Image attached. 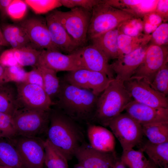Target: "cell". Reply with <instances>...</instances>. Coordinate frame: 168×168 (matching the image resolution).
Returning a JSON list of instances; mask_svg holds the SVG:
<instances>
[{
  "label": "cell",
  "mask_w": 168,
  "mask_h": 168,
  "mask_svg": "<svg viewBox=\"0 0 168 168\" xmlns=\"http://www.w3.org/2000/svg\"><path fill=\"white\" fill-rule=\"evenodd\" d=\"M53 106L49 111L46 139L69 161L84 142L83 134L76 121Z\"/></svg>",
  "instance_id": "6da1fadb"
},
{
  "label": "cell",
  "mask_w": 168,
  "mask_h": 168,
  "mask_svg": "<svg viewBox=\"0 0 168 168\" xmlns=\"http://www.w3.org/2000/svg\"><path fill=\"white\" fill-rule=\"evenodd\" d=\"M54 106L77 122H93L98 96L89 90L78 87L60 79Z\"/></svg>",
  "instance_id": "7a4b0ae2"
},
{
  "label": "cell",
  "mask_w": 168,
  "mask_h": 168,
  "mask_svg": "<svg viewBox=\"0 0 168 168\" xmlns=\"http://www.w3.org/2000/svg\"><path fill=\"white\" fill-rule=\"evenodd\" d=\"M133 100L124 82L114 78L98 96L93 122L108 126Z\"/></svg>",
  "instance_id": "3957f363"
},
{
  "label": "cell",
  "mask_w": 168,
  "mask_h": 168,
  "mask_svg": "<svg viewBox=\"0 0 168 168\" xmlns=\"http://www.w3.org/2000/svg\"><path fill=\"white\" fill-rule=\"evenodd\" d=\"M135 17L137 16L126 11L113 7L105 3L104 0H102L92 10L87 39L91 40Z\"/></svg>",
  "instance_id": "277c9868"
},
{
  "label": "cell",
  "mask_w": 168,
  "mask_h": 168,
  "mask_svg": "<svg viewBox=\"0 0 168 168\" xmlns=\"http://www.w3.org/2000/svg\"><path fill=\"white\" fill-rule=\"evenodd\" d=\"M51 13L68 34L81 47L87 40V32L92 10L80 7L63 12L54 10Z\"/></svg>",
  "instance_id": "5b68a950"
},
{
  "label": "cell",
  "mask_w": 168,
  "mask_h": 168,
  "mask_svg": "<svg viewBox=\"0 0 168 168\" xmlns=\"http://www.w3.org/2000/svg\"><path fill=\"white\" fill-rule=\"evenodd\" d=\"M50 110L24 108L17 109L12 116L17 135L39 137L46 133L49 123Z\"/></svg>",
  "instance_id": "8992f818"
},
{
  "label": "cell",
  "mask_w": 168,
  "mask_h": 168,
  "mask_svg": "<svg viewBox=\"0 0 168 168\" xmlns=\"http://www.w3.org/2000/svg\"><path fill=\"white\" fill-rule=\"evenodd\" d=\"M108 126L120 142L123 151L133 148L143 141L141 125L126 112L113 119Z\"/></svg>",
  "instance_id": "52a82bcc"
},
{
  "label": "cell",
  "mask_w": 168,
  "mask_h": 168,
  "mask_svg": "<svg viewBox=\"0 0 168 168\" xmlns=\"http://www.w3.org/2000/svg\"><path fill=\"white\" fill-rule=\"evenodd\" d=\"M9 139L16 149L25 168H44L45 140L39 137L19 135Z\"/></svg>",
  "instance_id": "ba28073f"
},
{
  "label": "cell",
  "mask_w": 168,
  "mask_h": 168,
  "mask_svg": "<svg viewBox=\"0 0 168 168\" xmlns=\"http://www.w3.org/2000/svg\"><path fill=\"white\" fill-rule=\"evenodd\" d=\"M124 84L135 101L154 108H168L167 96L153 89L145 79L131 78Z\"/></svg>",
  "instance_id": "9c48e42d"
},
{
  "label": "cell",
  "mask_w": 168,
  "mask_h": 168,
  "mask_svg": "<svg viewBox=\"0 0 168 168\" xmlns=\"http://www.w3.org/2000/svg\"><path fill=\"white\" fill-rule=\"evenodd\" d=\"M168 62L167 46L151 44L148 47L142 63L131 78H143L150 84L158 71Z\"/></svg>",
  "instance_id": "30bf717a"
},
{
  "label": "cell",
  "mask_w": 168,
  "mask_h": 168,
  "mask_svg": "<svg viewBox=\"0 0 168 168\" xmlns=\"http://www.w3.org/2000/svg\"><path fill=\"white\" fill-rule=\"evenodd\" d=\"M63 79L78 87L90 90L98 96L113 79L104 73L84 68L68 72Z\"/></svg>",
  "instance_id": "8fae6325"
},
{
  "label": "cell",
  "mask_w": 168,
  "mask_h": 168,
  "mask_svg": "<svg viewBox=\"0 0 168 168\" xmlns=\"http://www.w3.org/2000/svg\"><path fill=\"white\" fill-rule=\"evenodd\" d=\"M15 84L20 108L49 111L54 105L43 88L26 82Z\"/></svg>",
  "instance_id": "7c38bea8"
},
{
  "label": "cell",
  "mask_w": 168,
  "mask_h": 168,
  "mask_svg": "<svg viewBox=\"0 0 168 168\" xmlns=\"http://www.w3.org/2000/svg\"><path fill=\"white\" fill-rule=\"evenodd\" d=\"M74 156L78 163L85 168H113L119 159L115 151L101 152L84 142L77 149Z\"/></svg>",
  "instance_id": "4fadbf2b"
},
{
  "label": "cell",
  "mask_w": 168,
  "mask_h": 168,
  "mask_svg": "<svg viewBox=\"0 0 168 168\" xmlns=\"http://www.w3.org/2000/svg\"><path fill=\"white\" fill-rule=\"evenodd\" d=\"M39 66L56 72H69L83 68L75 52L70 54H65L58 51L48 49L41 50Z\"/></svg>",
  "instance_id": "5bb4252c"
},
{
  "label": "cell",
  "mask_w": 168,
  "mask_h": 168,
  "mask_svg": "<svg viewBox=\"0 0 168 168\" xmlns=\"http://www.w3.org/2000/svg\"><path fill=\"white\" fill-rule=\"evenodd\" d=\"M75 53L83 68L105 74L111 79L114 78L109 60L99 49L93 44L79 48Z\"/></svg>",
  "instance_id": "9a60e30c"
},
{
  "label": "cell",
  "mask_w": 168,
  "mask_h": 168,
  "mask_svg": "<svg viewBox=\"0 0 168 168\" xmlns=\"http://www.w3.org/2000/svg\"><path fill=\"white\" fill-rule=\"evenodd\" d=\"M19 25L24 29L31 43L40 50L59 51L51 40L45 18H30L21 21Z\"/></svg>",
  "instance_id": "2e32d148"
},
{
  "label": "cell",
  "mask_w": 168,
  "mask_h": 168,
  "mask_svg": "<svg viewBox=\"0 0 168 168\" xmlns=\"http://www.w3.org/2000/svg\"><path fill=\"white\" fill-rule=\"evenodd\" d=\"M148 47L146 45L137 49L120 57L110 64L111 69L116 74L114 78L123 82L129 79L142 63Z\"/></svg>",
  "instance_id": "e0dca14e"
},
{
  "label": "cell",
  "mask_w": 168,
  "mask_h": 168,
  "mask_svg": "<svg viewBox=\"0 0 168 168\" xmlns=\"http://www.w3.org/2000/svg\"><path fill=\"white\" fill-rule=\"evenodd\" d=\"M125 110L141 125L168 122V108H154L133 100Z\"/></svg>",
  "instance_id": "ac0fdd59"
},
{
  "label": "cell",
  "mask_w": 168,
  "mask_h": 168,
  "mask_svg": "<svg viewBox=\"0 0 168 168\" xmlns=\"http://www.w3.org/2000/svg\"><path fill=\"white\" fill-rule=\"evenodd\" d=\"M45 18L52 43L59 51L70 54L81 47L68 34L51 12L46 15Z\"/></svg>",
  "instance_id": "d6986e66"
},
{
  "label": "cell",
  "mask_w": 168,
  "mask_h": 168,
  "mask_svg": "<svg viewBox=\"0 0 168 168\" xmlns=\"http://www.w3.org/2000/svg\"><path fill=\"white\" fill-rule=\"evenodd\" d=\"M87 135L89 144L93 148L105 152H115L114 136L105 127L90 124L87 128Z\"/></svg>",
  "instance_id": "ffe728a7"
},
{
  "label": "cell",
  "mask_w": 168,
  "mask_h": 168,
  "mask_svg": "<svg viewBox=\"0 0 168 168\" xmlns=\"http://www.w3.org/2000/svg\"><path fill=\"white\" fill-rule=\"evenodd\" d=\"M158 0H105V3L138 17L155 11Z\"/></svg>",
  "instance_id": "44dd1931"
},
{
  "label": "cell",
  "mask_w": 168,
  "mask_h": 168,
  "mask_svg": "<svg viewBox=\"0 0 168 168\" xmlns=\"http://www.w3.org/2000/svg\"><path fill=\"white\" fill-rule=\"evenodd\" d=\"M119 26L91 40L92 44L102 51L109 60L117 59L121 56L118 44V38L120 33Z\"/></svg>",
  "instance_id": "7402d4cb"
},
{
  "label": "cell",
  "mask_w": 168,
  "mask_h": 168,
  "mask_svg": "<svg viewBox=\"0 0 168 168\" xmlns=\"http://www.w3.org/2000/svg\"><path fill=\"white\" fill-rule=\"evenodd\" d=\"M20 108L15 83L7 82L0 83V112L12 116Z\"/></svg>",
  "instance_id": "603a6c76"
},
{
  "label": "cell",
  "mask_w": 168,
  "mask_h": 168,
  "mask_svg": "<svg viewBox=\"0 0 168 168\" xmlns=\"http://www.w3.org/2000/svg\"><path fill=\"white\" fill-rule=\"evenodd\" d=\"M139 145V149L159 168H168V142L154 144L147 140Z\"/></svg>",
  "instance_id": "cb8c5ba5"
},
{
  "label": "cell",
  "mask_w": 168,
  "mask_h": 168,
  "mask_svg": "<svg viewBox=\"0 0 168 168\" xmlns=\"http://www.w3.org/2000/svg\"><path fill=\"white\" fill-rule=\"evenodd\" d=\"M2 32L4 37L13 49L28 46L31 43L24 29L20 25L11 24L2 26Z\"/></svg>",
  "instance_id": "d4e9b609"
},
{
  "label": "cell",
  "mask_w": 168,
  "mask_h": 168,
  "mask_svg": "<svg viewBox=\"0 0 168 168\" xmlns=\"http://www.w3.org/2000/svg\"><path fill=\"white\" fill-rule=\"evenodd\" d=\"M0 165L25 168L16 149L9 139L0 138Z\"/></svg>",
  "instance_id": "484cf974"
},
{
  "label": "cell",
  "mask_w": 168,
  "mask_h": 168,
  "mask_svg": "<svg viewBox=\"0 0 168 168\" xmlns=\"http://www.w3.org/2000/svg\"><path fill=\"white\" fill-rule=\"evenodd\" d=\"M151 35L142 34L137 36H131L120 31L118 38L119 50L121 56L129 54L150 41Z\"/></svg>",
  "instance_id": "4316f807"
},
{
  "label": "cell",
  "mask_w": 168,
  "mask_h": 168,
  "mask_svg": "<svg viewBox=\"0 0 168 168\" xmlns=\"http://www.w3.org/2000/svg\"><path fill=\"white\" fill-rule=\"evenodd\" d=\"M37 68L42 75L44 89L54 105L59 92L60 78L57 76V72L53 70L41 66Z\"/></svg>",
  "instance_id": "83f0119b"
},
{
  "label": "cell",
  "mask_w": 168,
  "mask_h": 168,
  "mask_svg": "<svg viewBox=\"0 0 168 168\" xmlns=\"http://www.w3.org/2000/svg\"><path fill=\"white\" fill-rule=\"evenodd\" d=\"M144 135L154 144L168 142V122L142 125Z\"/></svg>",
  "instance_id": "f1b7e54d"
},
{
  "label": "cell",
  "mask_w": 168,
  "mask_h": 168,
  "mask_svg": "<svg viewBox=\"0 0 168 168\" xmlns=\"http://www.w3.org/2000/svg\"><path fill=\"white\" fill-rule=\"evenodd\" d=\"M44 147V165L46 168H69L66 157L47 139Z\"/></svg>",
  "instance_id": "f546056e"
},
{
  "label": "cell",
  "mask_w": 168,
  "mask_h": 168,
  "mask_svg": "<svg viewBox=\"0 0 168 168\" xmlns=\"http://www.w3.org/2000/svg\"><path fill=\"white\" fill-rule=\"evenodd\" d=\"M13 50L14 57L19 65L22 67L31 66L34 68L38 67L41 50L29 46Z\"/></svg>",
  "instance_id": "4dcf8cb0"
},
{
  "label": "cell",
  "mask_w": 168,
  "mask_h": 168,
  "mask_svg": "<svg viewBox=\"0 0 168 168\" xmlns=\"http://www.w3.org/2000/svg\"><path fill=\"white\" fill-rule=\"evenodd\" d=\"M120 159L123 164L129 168H146L149 162V159H147L143 152L133 148L123 151Z\"/></svg>",
  "instance_id": "1f68e13d"
},
{
  "label": "cell",
  "mask_w": 168,
  "mask_h": 168,
  "mask_svg": "<svg viewBox=\"0 0 168 168\" xmlns=\"http://www.w3.org/2000/svg\"><path fill=\"white\" fill-rule=\"evenodd\" d=\"M36 14L47 13L62 6L59 0H24Z\"/></svg>",
  "instance_id": "d6a6232c"
},
{
  "label": "cell",
  "mask_w": 168,
  "mask_h": 168,
  "mask_svg": "<svg viewBox=\"0 0 168 168\" xmlns=\"http://www.w3.org/2000/svg\"><path fill=\"white\" fill-rule=\"evenodd\" d=\"M155 91L167 96L168 94V63L165 64L157 72L150 84Z\"/></svg>",
  "instance_id": "836d02e7"
},
{
  "label": "cell",
  "mask_w": 168,
  "mask_h": 168,
  "mask_svg": "<svg viewBox=\"0 0 168 168\" xmlns=\"http://www.w3.org/2000/svg\"><path fill=\"white\" fill-rule=\"evenodd\" d=\"M120 31L131 36H137L142 34L143 22L142 19L135 17L129 19L119 26Z\"/></svg>",
  "instance_id": "e575fe53"
},
{
  "label": "cell",
  "mask_w": 168,
  "mask_h": 168,
  "mask_svg": "<svg viewBox=\"0 0 168 168\" xmlns=\"http://www.w3.org/2000/svg\"><path fill=\"white\" fill-rule=\"evenodd\" d=\"M17 135L12 116L0 112V138L10 139Z\"/></svg>",
  "instance_id": "d590c367"
},
{
  "label": "cell",
  "mask_w": 168,
  "mask_h": 168,
  "mask_svg": "<svg viewBox=\"0 0 168 168\" xmlns=\"http://www.w3.org/2000/svg\"><path fill=\"white\" fill-rule=\"evenodd\" d=\"M27 72L19 65L6 67L5 77L6 82L15 83L26 82Z\"/></svg>",
  "instance_id": "8d00e7d4"
},
{
  "label": "cell",
  "mask_w": 168,
  "mask_h": 168,
  "mask_svg": "<svg viewBox=\"0 0 168 168\" xmlns=\"http://www.w3.org/2000/svg\"><path fill=\"white\" fill-rule=\"evenodd\" d=\"M27 5L24 0H12L7 9V14L14 20H20L25 16Z\"/></svg>",
  "instance_id": "74e56055"
},
{
  "label": "cell",
  "mask_w": 168,
  "mask_h": 168,
  "mask_svg": "<svg viewBox=\"0 0 168 168\" xmlns=\"http://www.w3.org/2000/svg\"><path fill=\"white\" fill-rule=\"evenodd\" d=\"M150 41L152 44L159 46H166L168 42V24L162 23L152 33Z\"/></svg>",
  "instance_id": "f35d334b"
},
{
  "label": "cell",
  "mask_w": 168,
  "mask_h": 168,
  "mask_svg": "<svg viewBox=\"0 0 168 168\" xmlns=\"http://www.w3.org/2000/svg\"><path fill=\"white\" fill-rule=\"evenodd\" d=\"M62 6L69 8L80 7L92 10L96 5L101 2L100 0H59Z\"/></svg>",
  "instance_id": "ab89813d"
},
{
  "label": "cell",
  "mask_w": 168,
  "mask_h": 168,
  "mask_svg": "<svg viewBox=\"0 0 168 168\" xmlns=\"http://www.w3.org/2000/svg\"><path fill=\"white\" fill-rule=\"evenodd\" d=\"M27 83L39 86L44 89L43 79L42 73L37 68L27 72L26 82Z\"/></svg>",
  "instance_id": "60d3db41"
},
{
  "label": "cell",
  "mask_w": 168,
  "mask_h": 168,
  "mask_svg": "<svg viewBox=\"0 0 168 168\" xmlns=\"http://www.w3.org/2000/svg\"><path fill=\"white\" fill-rule=\"evenodd\" d=\"M0 63L5 67L19 65L14 57L12 49L6 50L2 53L0 56Z\"/></svg>",
  "instance_id": "b9f144b4"
},
{
  "label": "cell",
  "mask_w": 168,
  "mask_h": 168,
  "mask_svg": "<svg viewBox=\"0 0 168 168\" xmlns=\"http://www.w3.org/2000/svg\"><path fill=\"white\" fill-rule=\"evenodd\" d=\"M155 12L165 22L168 19V0H158Z\"/></svg>",
  "instance_id": "7bdbcfd3"
},
{
  "label": "cell",
  "mask_w": 168,
  "mask_h": 168,
  "mask_svg": "<svg viewBox=\"0 0 168 168\" xmlns=\"http://www.w3.org/2000/svg\"><path fill=\"white\" fill-rule=\"evenodd\" d=\"M143 17V21L147 22L157 27L162 24L163 21L161 17L154 12L146 15Z\"/></svg>",
  "instance_id": "ee69618b"
},
{
  "label": "cell",
  "mask_w": 168,
  "mask_h": 168,
  "mask_svg": "<svg viewBox=\"0 0 168 168\" xmlns=\"http://www.w3.org/2000/svg\"><path fill=\"white\" fill-rule=\"evenodd\" d=\"M12 0H0V16L1 19H5L7 16V8Z\"/></svg>",
  "instance_id": "f6af8a7d"
},
{
  "label": "cell",
  "mask_w": 168,
  "mask_h": 168,
  "mask_svg": "<svg viewBox=\"0 0 168 168\" xmlns=\"http://www.w3.org/2000/svg\"><path fill=\"white\" fill-rule=\"evenodd\" d=\"M5 68L0 63V83L7 82L5 77Z\"/></svg>",
  "instance_id": "bcb514c9"
},
{
  "label": "cell",
  "mask_w": 168,
  "mask_h": 168,
  "mask_svg": "<svg viewBox=\"0 0 168 168\" xmlns=\"http://www.w3.org/2000/svg\"><path fill=\"white\" fill-rule=\"evenodd\" d=\"M0 45L1 46H8L9 44L5 40L3 36L2 31L0 29Z\"/></svg>",
  "instance_id": "7dc6e473"
},
{
  "label": "cell",
  "mask_w": 168,
  "mask_h": 168,
  "mask_svg": "<svg viewBox=\"0 0 168 168\" xmlns=\"http://www.w3.org/2000/svg\"><path fill=\"white\" fill-rule=\"evenodd\" d=\"M113 168H126L125 166L119 158L115 163Z\"/></svg>",
  "instance_id": "c3c4849f"
},
{
  "label": "cell",
  "mask_w": 168,
  "mask_h": 168,
  "mask_svg": "<svg viewBox=\"0 0 168 168\" xmlns=\"http://www.w3.org/2000/svg\"><path fill=\"white\" fill-rule=\"evenodd\" d=\"M149 159V162L146 168H159L152 161Z\"/></svg>",
  "instance_id": "681fc988"
},
{
  "label": "cell",
  "mask_w": 168,
  "mask_h": 168,
  "mask_svg": "<svg viewBox=\"0 0 168 168\" xmlns=\"http://www.w3.org/2000/svg\"><path fill=\"white\" fill-rule=\"evenodd\" d=\"M73 168H85L82 165L78 163L75 165Z\"/></svg>",
  "instance_id": "f907efd6"
},
{
  "label": "cell",
  "mask_w": 168,
  "mask_h": 168,
  "mask_svg": "<svg viewBox=\"0 0 168 168\" xmlns=\"http://www.w3.org/2000/svg\"><path fill=\"white\" fill-rule=\"evenodd\" d=\"M0 168H12V167L7 166L0 165Z\"/></svg>",
  "instance_id": "816d5d0a"
},
{
  "label": "cell",
  "mask_w": 168,
  "mask_h": 168,
  "mask_svg": "<svg viewBox=\"0 0 168 168\" xmlns=\"http://www.w3.org/2000/svg\"><path fill=\"white\" fill-rule=\"evenodd\" d=\"M2 46L0 45V51H1V49H2Z\"/></svg>",
  "instance_id": "f5cc1de1"
}]
</instances>
